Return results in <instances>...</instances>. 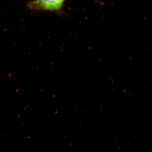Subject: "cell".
<instances>
[{"label": "cell", "instance_id": "1", "mask_svg": "<svg viewBox=\"0 0 152 152\" xmlns=\"http://www.w3.org/2000/svg\"><path fill=\"white\" fill-rule=\"evenodd\" d=\"M65 0H35L32 7L45 10H58L62 7Z\"/></svg>", "mask_w": 152, "mask_h": 152}]
</instances>
